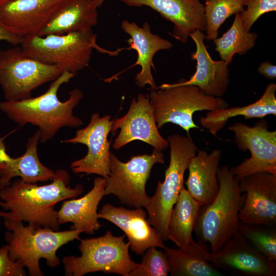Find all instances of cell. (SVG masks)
<instances>
[{
	"instance_id": "cell-31",
	"label": "cell",
	"mask_w": 276,
	"mask_h": 276,
	"mask_svg": "<svg viewBox=\"0 0 276 276\" xmlns=\"http://www.w3.org/2000/svg\"><path fill=\"white\" fill-rule=\"evenodd\" d=\"M170 270V265L166 254L152 246L146 250L141 263L128 276H167Z\"/></svg>"
},
{
	"instance_id": "cell-26",
	"label": "cell",
	"mask_w": 276,
	"mask_h": 276,
	"mask_svg": "<svg viewBox=\"0 0 276 276\" xmlns=\"http://www.w3.org/2000/svg\"><path fill=\"white\" fill-rule=\"evenodd\" d=\"M170 265L171 276H222L207 259L209 251L206 244L193 239L185 248H163Z\"/></svg>"
},
{
	"instance_id": "cell-27",
	"label": "cell",
	"mask_w": 276,
	"mask_h": 276,
	"mask_svg": "<svg viewBox=\"0 0 276 276\" xmlns=\"http://www.w3.org/2000/svg\"><path fill=\"white\" fill-rule=\"evenodd\" d=\"M201 204L184 187L181 190L171 212L167 238L179 248H185L193 239Z\"/></svg>"
},
{
	"instance_id": "cell-6",
	"label": "cell",
	"mask_w": 276,
	"mask_h": 276,
	"mask_svg": "<svg viewBox=\"0 0 276 276\" xmlns=\"http://www.w3.org/2000/svg\"><path fill=\"white\" fill-rule=\"evenodd\" d=\"M170 147V163L165 179L158 181L156 191L145 208L150 224L163 241H167L168 221L181 190L184 187V175L198 150L192 139L174 134L168 136Z\"/></svg>"
},
{
	"instance_id": "cell-4",
	"label": "cell",
	"mask_w": 276,
	"mask_h": 276,
	"mask_svg": "<svg viewBox=\"0 0 276 276\" xmlns=\"http://www.w3.org/2000/svg\"><path fill=\"white\" fill-rule=\"evenodd\" d=\"M8 230L5 239L9 246V256L27 268L30 276H43L39 261L44 259L51 268L58 266L60 261L57 256L59 248L74 240H80L82 232L70 229L54 231L49 227L31 224L25 226L19 221L4 220Z\"/></svg>"
},
{
	"instance_id": "cell-7",
	"label": "cell",
	"mask_w": 276,
	"mask_h": 276,
	"mask_svg": "<svg viewBox=\"0 0 276 276\" xmlns=\"http://www.w3.org/2000/svg\"><path fill=\"white\" fill-rule=\"evenodd\" d=\"M148 96L158 128L172 123L181 127L189 136L191 129H200L193 121L196 111L229 106L221 97L208 95L194 85L168 86L163 84L151 89Z\"/></svg>"
},
{
	"instance_id": "cell-35",
	"label": "cell",
	"mask_w": 276,
	"mask_h": 276,
	"mask_svg": "<svg viewBox=\"0 0 276 276\" xmlns=\"http://www.w3.org/2000/svg\"><path fill=\"white\" fill-rule=\"evenodd\" d=\"M22 38L16 36L6 29L0 22V41L4 40L16 45L20 44Z\"/></svg>"
},
{
	"instance_id": "cell-22",
	"label": "cell",
	"mask_w": 276,
	"mask_h": 276,
	"mask_svg": "<svg viewBox=\"0 0 276 276\" xmlns=\"http://www.w3.org/2000/svg\"><path fill=\"white\" fill-rule=\"evenodd\" d=\"M97 0H64L39 32V36L92 29L98 24Z\"/></svg>"
},
{
	"instance_id": "cell-15",
	"label": "cell",
	"mask_w": 276,
	"mask_h": 276,
	"mask_svg": "<svg viewBox=\"0 0 276 276\" xmlns=\"http://www.w3.org/2000/svg\"><path fill=\"white\" fill-rule=\"evenodd\" d=\"M238 178L241 191L246 193L240 221L276 228V175L259 172Z\"/></svg>"
},
{
	"instance_id": "cell-20",
	"label": "cell",
	"mask_w": 276,
	"mask_h": 276,
	"mask_svg": "<svg viewBox=\"0 0 276 276\" xmlns=\"http://www.w3.org/2000/svg\"><path fill=\"white\" fill-rule=\"evenodd\" d=\"M7 135L2 137L0 133V188L9 185L15 177L32 183L52 180L55 172L43 165L38 155L39 131L28 139L25 152L15 158L7 152L4 140Z\"/></svg>"
},
{
	"instance_id": "cell-19",
	"label": "cell",
	"mask_w": 276,
	"mask_h": 276,
	"mask_svg": "<svg viewBox=\"0 0 276 276\" xmlns=\"http://www.w3.org/2000/svg\"><path fill=\"white\" fill-rule=\"evenodd\" d=\"M195 42L196 51L191 58L196 61L195 73L188 80L181 79L176 83L164 84L168 86L194 85L205 94L221 97L227 90L229 84V69L223 60L215 61L211 57L204 44L205 35L197 30L190 36Z\"/></svg>"
},
{
	"instance_id": "cell-14",
	"label": "cell",
	"mask_w": 276,
	"mask_h": 276,
	"mask_svg": "<svg viewBox=\"0 0 276 276\" xmlns=\"http://www.w3.org/2000/svg\"><path fill=\"white\" fill-rule=\"evenodd\" d=\"M120 129L112 147L118 150L135 140H140L163 151L169 146L168 140L160 134L155 122L148 94H139L130 103L127 112L113 121L110 131Z\"/></svg>"
},
{
	"instance_id": "cell-24",
	"label": "cell",
	"mask_w": 276,
	"mask_h": 276,
	"mask_svg": "<svg viewBox=\"0 0 276 276\" xmlns=\"http://www.w3.org/2000/svg\"><path fill=\"white\" fill-rule=\"evenodd\" d=\"M221 155L219 149H214L210 153L197 150L189 165V175L185 182L187 190L201 206L211 203L218 194L217 171Z\"/></svg>"
},
{
	"instance_id": "cell-12",
	"label": "cell",
	"mask_w": 276,
	"mask_h": 276,
	"mask_svg": "<svg viewBox=\"0 0 276 276\" xmlns=\"http://www.w3.org/2000/svg\"><path fill=\"white\" fill-rule=\"evenodd\" d=\"M207 259L216 269L232 275H276V262L261 254L238 231L218 251H209Z\"/></svg>"
},
{
	"instance_id": "cell-23",
	"label": "cell",
	"mask_w": 276,
	"mask_h": 276,
	"mask_svg": "<svg viewBox=\"0 0 276 276\" xmlns=\"http://www.w3.org/2000/svg\"><path fill=\"white\" fill-rule=\"evenodd\" d=\"M106 179L103 177H96L93 188L83 197L63 201L58 211V221L60 225L71 222V229L80 231L89 235L101 227L98 220V206L103 196Z\"/></svg>"
},
{
	"instance_id": "cell-34",
	"label": "cell",
	"mask_w": 276,
	"mask_h": 276,
	"mask_svg": "<svg viewBox=\"0 0 276 276\" xmlns=\"http://www.w3.org/2000/svg\"><path fill=\"white\" fill-rule=\"evenodd\" d=\"M258 72L269 79L276 78V66L268 61L262 62L258 67Z\"/></svg>"
},
{
	"instance_id": "cell-36",
	"label": "cell",
	"mask_w": 276,
	"mask_h": 276,
	"mask_svg": "<svg viewBox=\"0 0 276 276\" xmlns=\"http://www.w3.org/2000/svg\"><path fill=\"white\" fill-rule=\"evenodd\" d=\"M12 0H0V5Z\"/></svg>"
},
{
	"instance_id": "cell-33",
	"label": "cell",
	"mask_w": 276,
	"mask_h": 276,
	"mask_svg": "<svg viewBox=\"0 0 276 276\" xmlns=\"http://www.w3.org/2000/svg\"><path fill=\"white\" fill-rule=\"evenodd\" d=\"M25 268L19 262L11 259L8 244L0 248V276H26Z\"/></svg>"
},
{
	"instance_id": "cell-18",
	"label": "cell",
	"mask_w": 276,
	"mask_h": 276,
	"mask_svg": "<svg viewBox=\"0 0 276 276\" xmlns=\"http://www.w3.org/2000/svg\"><path fill=\"white\" fill-rule=\"evenodd\" d=\"M99 218L107 220L125 233L132 251L143 255L150 247H165L156 230L146 219L147 213L142 208L127 209L106 203L98 213Z\"/></svg>"
},
{
	"instance_id": "cell-21",
	"label": "cell",
	"mask_w": 276,
	"mask_h": 276,
	"mask_svg": "<svg viewBox=\"0 0 276 276\" xmlns=\"http://www.w3.org/2000/svg\"><path fill=\"white\" fill-rule=\"evenodd\" d=\"M123 31L130 38L127 40L130 47L127 49H134L137 53V58L134 64L130 66L139 65L141 67L140 73L135 78L136 85L143 88L148 84L151 89L156 88L155 81L151 73V68L155 70L153 58L156 52L160 50H168L173 47L172 43L169 40L153 34L148 22H145L142 27L134 22H130L125 19L121 22Z\"/></svg>"
},
{
	"instance_id": "cell-10",
	"label": "cell",
	"mask_w": 276,
	"mask_h": 276,
	"mask_svg": "<svg viewBox=\"0 0 276 276\" xmlns=\"http://www.w3.org/2000/svg\"><path fill=\"white\" fill-rule=\"evenodd\" d=\"M164 162L162 151L154 149L151 154L133 156L125 163L111 153L104 196L112 194L123 204L145 208L151 197L146 193V185L151 170L155 164Z\"/></svg>"
},
{
	"instance_id": "cell-29",
	"label": "cell",
	"mask_w": 276,
	"mask_h": 276,
	"mask_svg": "<svg viewBox=\"0 0 276 276\" xmlns=\"http://www.w3.org/2000/svg\"><path fill=\"white\" fill-rule=\"evenodd\" d=\"M243 0H206L204 5L207 40L218 37V30L231 16L244 10Z\"/></svg>"
},
{
	"instance_id": "cell-1",
	"label": "cell",
	"mask_w": 276,
	"mask_h": 276,
	"mask_svg": "<svg viewBox=\"0 0 276 276\" xmlns=\"http://www.w3.org/2000/svg\"><path fill=\"white\" fill-rule=\"evenodd\" d=\"M70 176L63 169L56 171L48 185L38 186L19 178L0 188V217L4 220L27 222L28 224L59 231L58 211L55 205L74 198L83 192V186H69Z\"/></svg>"
},
{
	"instance_id": "cell-8",
	"label": "cell",
	"mask_w": 276,
	"mask_h": 276,
	"mask_svg": "<svg viewBox=\"0 0 276 276\" xmlns=\"http://www.w3.org/2000/svg\"><path fill=\"white\" fill-rule=\"evenodd\" d=\"M125 236H114L107 231L102 236L80 240L78 248L81 256H65L62 259L65 275L82 276L102 271L128 276L139 263L131 259L130 243L125 242Z\"/></svg>"
},
{
	"instance_id": "cell-13",
	"label": "cell",
	"mask_w": 276,
	"mask_h": 276,
	"mask_svg": "<svg viewBox=\"0 0 276 276\" xmlns=\"http://www.w3.org/2000/svg\"><path fill=\"white\" fill-rule=\"evenodd\" d=\"M110 118L109 115L100 117L99 113H94L85 127L77 130L74 137L63 141L65 143H80L87 147L84 157L71 163L70 166L74 173L108 177L111 152L107 136L113 122Z\"/></svg>"
},
{
	"instance_id": "cell-16",
	"label": "cell",
	"mask_w": 276,
	"mask_h": 276,
	"mask_svg": "<svg viewBox=\"0 0 276 276\" xmlns=\"http://www.w3.org/2000/svg\"><path fill=\"white\" fill-rule=\"evenodd\" d=\"M64 0H12L0 5V22L21 38L38 35Z\"/></svg>"
},
{
	"instance_id": "cell-3",
	"label": "cell",
	"mask_w": 276,
	"mask_h": 276,
	"mask_svg": "<svg viewBox=\"0 0 276 276\" xmlns=\"http://www.w3.org/2000/svg\"><path fill=\"white\" fill-rule=\"evenodd\" d=\"M217 178L218 194L211 203L200 209L194 229L197 241L209 243L211 252L221 249L238 231L239 213L245 198L233 167H219Z\"/></svg>"
},
{
	"instance_id": "cell-11",
	"label": "cell",
	"mask_w": 276,
	"mask_h": 276,
	"mask_svg": "<svg viewBox=\"0 0 276 276\" xmlns=\"http://www.w3.org/2000/svg\"><path fill=\"white\" fill-rule=\"evenodd\" d=\"M234 133L237 148L248 150L250 157L233 167L234 175L241 177L259 172L276 175V131L269 130V124L261 119L253 126L241 122L228 128Z\"/></svg>"
},
{
	"instance_id": "cell-5",
	"label": "cell",
	"mask_w": 276,
	"mask_h": 276,
	"mask_svg": "<svg viewBox=\"0 0 276 276\" xmlns=\"http://www.w3.org/2000/svg\"><path fill=\"white\" fill-rule=\"evenodd\" d=\"M96 38L91 29L62 35L27 36L22 38L20 44L29 56L76 74L88 65L94 49L113 56L121 51L120 49L113 52L101 48Z\"/></svg>"
},
{
	"instance_id": "cell-25",
	"label": "cell",
	"mask_w": 276,
	"mask_h": 276,
	"mask_svg": "<svg viewBox=\"0 0 276 276\" xmlns=\"http://www.w3.org/2000/svg\"><path fill=\"white\" fill-rule=\"evenodd\" d=\"M276 84L267 85L262 96L254 103L242 107L220 108L209 111L199 118L200 125L214 136L222 130L228 120L239 116L245 119L263 118L276 115Z\"/></svg>"
},
{
	"instance_id": "cell-30",
	"label": "cell",
	"mask_w": 276,
	"mask_h": 276,
	"mask_svg": "<svg viewBox=\"0 0 276 276\" xmlns=\"http://www.w3.org/2000/svg\"><path fill=\"white\" fill-rule=\"evenodd\" d=\"M238 232L261 254L276 262V228L239 221Z\"/></svg>"
},
{
	"instance_id": "cell-32",
	"label": "cell",
	"mask_w": 276,
	"mask_h": 276,
	"mask_svg": "<svg viewBox=\"0 0 276 276\" xmlns=\"http://www.w3.org/2000/svg\"><path fill=\"white\" fill-rule=\"evenodd\" d=\"M246 9L240 12L243 26L249 31L257 19L264 14L276 11V0H243Z\"/></svg>"
},
{
	"instance_id": "cell-2",
	"label": "cell",
	"mask_w": 276,
	"mask_h": 276,
	"mask_svg": "<svg viewBox=\"0 0 276 276\" xmlns=\"http://www.w3.org/2000/svg\"><path fill=\"white\" fill-rule=\"evenodd\" d=\"M75 75L64 72L44 94L19 101H2L0 109L20 126L30 124L37 127L40 142L44 143L52 139L63 127L76 128L83 124L82 120L73 113L74 108L83 97V92L77 88L73 89L65 101H60L57 96L60 87Z\"/></svg>"
},
{
	"instance_id": "cell-9",
	"label": "cell",
	"mask_w": 276,
	"mask_h": 276,
	"mask_svg": "<svg viewBox=\"0 0 276 276\" xmlns=\"http://www.w3.org/2000/svg\"><path fill=\"white\" fill-rule=\"evenodd\" d=\"M63 72L56 65L29 56L21 47L0 51V86L7 101L31 97L34 90Z\"/></svg>"
},
{
	"instance_id": "cell-28",
	"label": "cell",
	"mask_w": 276,
	"mask_h": 276,
	"mask_svg": "<svg viewBox=\"0 0 276 276\" xmlns=\"http://www.w3.org/2000/svg\"><path fill=\"white\" fill-rule=\"evenodd\" d=\"M257 38L255 33L245 30L240 13H238L230 28L213 41L221 60L229 65L235 54L242 55L254 48Z\"/></svg>"
},
{
	"instance_id": "cell-17",
	"label": "cell",
	"mask_w": 276,
	"mask_h": 276,
	"mask_svg": "<svg viewBox=\"0 0 276 276\" xmlns=\"http://www.w3.org/2000/svg\"><path fill=\"white\" fill-rule=\"evenodd\" d=\"M130 7L147 6L171 21V35L186 43L190 35L199 30L206 31L204 5L200 0H118Z\"/></svg>"
},
{
	"instance_id": "cell-37",
	"label": "cell",
	"mask_w": 276,
	"mask_h": 276,
	"mask_svg": "<svg viewBox=\"0 0 276 276\" xmlns=\"http://www.w3.org/2000/svg\"><path fill=\"white\" fill-rule=\"evenodd\" d=\"M105 0H99V1L100 2V3L101 4H102V3H103V2Z\"/></svg>"
}]
</instances>
